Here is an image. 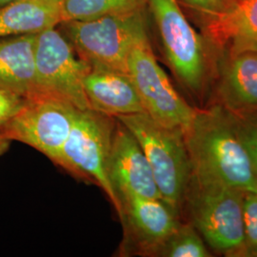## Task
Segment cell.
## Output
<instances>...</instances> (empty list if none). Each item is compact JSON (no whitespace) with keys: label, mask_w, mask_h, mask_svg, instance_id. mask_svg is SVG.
I'll list each match as a JSON object with an SVG mask.
<instances>
[{"label":"cell","mask_w":257,"mask_h":257,"mask_svg":"<svg viewBox=\"0 0 257 257\" xmlns=\"http://www.w3.org/2000/svg\"><path fill=\"white\" fill-rule=\"evenodd\" d=\"M192 173L207 175L243 192H257V177L229 111L210 102L196 108L184 131Z\"/></svg>","instance_id":"obj_1"},{"label":"cell","mask_w":257,"mask_h":257,"mask_svg":"<svg viewBox=\"0 0 257 257\" xmlns=\"http://www.w3.org/2000/svg\"><path fill=\"white\" fill-rule=\"evenodd\" d=\"M166 60L177 80L206 106L216 79L219 56L185 17L177 0H149Z\"/></svg>","instance_id":"obj_2"},{"label":"cell","mask_w":257,"mask_h":257,"mask_svg":"<svg viewBox=\"0 0 257 257\" xmlns=\"http://www.w3.org/2000/svg\"><path fill=\"white\" fill-rule=\"evenodd\" d=\"M244 192L207 175L192 173L181 209L213 250L226 256L245 257Z\"/></svg>","instance_id":"obj_3"},{"label":"cell","mask_w":257,"mask_h":257,"mask_svg":"<svg viewBox=\"0 0 257 257\" xmlns=\"http://www.w3.org/2000/svg\"><path fill=\"white\" fill-rule=\"evenodd\" d=\"M116 119L138 139L162 200L181 216L184 196L192 175L183 131L167 127L146 112L122 115Z\"/></svg>","instance_id":"obj_4"},{"label":"cell","mask_w":257,"mask_h":257,"mask_svg":"<svg viewBox=\"0 0 257 257\" xmlns=\"http://www.w3.org/2000/svg\"><path fill=\"white\" fill-rule=\"evenodd\" d=\"M59 31L91 67L128 73L130 52L147 34L144 10L87 20L63 21Z\"/></svg>","instance_id":"obj_5"},{"label":"cell","mask_w":257,"mask_h":257,"mask_svg":"<svg viewBox=\"0 0 257 257\" xmlns=\"http://www.w3.org/2000/svg\"><path fill=\"white\" fill-rule=\"evenodd\" d=\"M116 118L96 110H79L55 163L72 175L97 185L119 212L108 177V162Z\"/></svg>","instance_id":"obj_6"},{"label":"cell","mask_w":257,"mask_h":257,"mask_svg":"<svg viewBox=\"0 0 257 257\" xmlns=\"http://www.w3.org/2000/svg\"><path fill=\"white\" fill-rule=\"evenodd\" d=\"M78 110L63 99L37 92L24 98L21 109L3 126L0 134L9 141L36 149L55 162Z\"/></svg>","instance_id":"obj_7"},{"label":"cell","mask_w":257,"mask_h":257,"mask_svg":"<svg viewBox=\"0 0 257 257\" xmlns=\"http://www.w3.org/2000/svg\"><path fill=\"white\" fill-rule=\"evenodd\" d=\"M127 71L135 84L145 112L157 122L185 131L195 112L175 89L159 66L148 35L132 48Z\"/></svg>","instance_id":"obj_8"},{"label":"cell","mask_w":257,"mask_h":257,"mask_svg":"<svg viewBox=\"0 0 257 257\" xmlns=\"http://www.w3.org/2000/svg\"><path fill=\"white\" fill-rule=\"evenodd\" d=\"M90 68L57 26L37 34V92L63 99L78 110H88L84 78Z\"/></svg>","instance_id":"obj_9"},{"label":"cell","mask_w":257,"mask_h":257,"mask_svg":"<svg viewBox=\"0 0 257 257\" xmlns=\"http://www.w3.org/2000/svg\"><path fill=\"white\" fill-rule=\"evenodd\" d=\"M124 229L121 253L155 257L157 249L182 218L162 199L130 195L120 200L118 213Z\"/></svg>","instance_id":"obj_10"},{"label":"cell","mask_w":257,"mask_h":257,"mask_svg":"<svg viewBox=\"0 0 257 257\" xmlns=\"http://www.w3.org/2000/svg\"><path fill=\"white\" fill-rule=\"evenodd\" d=\"M108 177L119 207L120 200L130 195L162 199L138 139L117 119L108 162Z\"/></svg>","instance_id":"obj_11"},{"label":"cell","mask_w":257,"mask_h":257,"mask_svg":"<svg viewBox=\"0 0 257 257\" xmlns=\"http://www.w3.org/2000/svg\"><path fill=\"white\" fill-rule=\"evenodd\" d=\"M200 22L203 37L219 58L257 52V0H239L229 11Z\"/></svg>","instance_id":"obj_12"},{"label":"cell","mask_w":257,"mask_h":257,"mask_svg":"<svg viewBox=\"0 0 257 257\" xmlns=\"http://www.w3.org/2000/svg\"><path fill=\"white\" fill-rule=\"evenodd\" d=\"M210 102L227 110H257V52L221 57Z\"/></svg>","instance_id":"obj_13"},{"label":"cell","mask_w":257,"mask_h":257,"mask_svg":"<svg viewBox=\"0 0 257 257\" xmlns=\"http://www.w3.org/2000/svg\"><path fill=\"white\" fill-rule=\"evenodd\" d=\"M90 109L112 117L145 112L128 73L91 67L84 78Z\"/></svg>","instance_id":"obj_14"},{"label":"cell","mask_w":257,"mask_h":257,"mask_svg":"<svg viewBox=\"0 0 257 257\" xmlns=\"http://www.w3.org/2000/svg\"><path fill=\"white\" fill-rule=\"evenodd\" d=\"M37 34L0 38V88L28 97L37 92Z\"/></svg>","instance_id":"obj_15"},{"label":"cell","mask_w":257,"mask_h":257,"mask_svg":"<svg viewBox=\"0 0 257 257\" xmlns=\"http://www.w3.org/2000/svg\"><path fill=\"white\" fill-rule=\"evenodd\" d=\"M62 21L61 5L43 0H18L0 8V38L38 34Z\"/></svg>","instance_id":"obj_16"},{"label":"cell","mask_w":257,"mask_h":257,"mask_svg":"<svg viewBox=\"0 0 257 257\" xmlns=\"http://www.w3.org/2000/svg\"><path fill=\"white\" fill-rule=\"evenodd\" d=\"M149 0H64L61 4L62 21L87 20L108 15L143 11Z\"/></svg>","instance_id":"obj_17"},{"label":"cell","mask_w":257,"mask_h":257,"mask_svg":"<svg viewBox=\"0 0 257 257\" xmlns=\"http://www.w3.org/2000/svg\"><path fill=\"white\" fill-rule=\"evenodd\" d=\"M200 233L193 225L182 221L156 251L155 257H211Z\"/></svg>","instance_id":"obj_18"},{"label":"cell","mask_w":257,"mask_h":257,"mask_svg":"<svg viewBox=\"0 0 257 257\" xmlns=\"http://www.w3.org/2000/svg\"><path fill=\"white\" fill-rule=\"evenodd\" d=\"M227 110L257 177V110Z\"/></svg>","instance_id":"obj_19"},{"label":"cell","mask_w":257,"mask_h":257,"mask_svg":"<svg viewBox=\"0 0 257 257\" xmlns=\"http://www.w3.org/2000/svg\"><path fill=\"white\" fill-rule=\"evenodd\" d=\"M245 257H257V192H244Z\"/></svg>","instance_id":"obj_20"},{"label":"cell","mask_w":257,"mask_h":257,"mask_svg":"<svg viewBox=\"0 0 257 257\" xmlns=\"http://www.w3.org/2000/svg\"><path fill=\"white\" fill-rule=\"evenodd\" d=\"M195 12L200 20L223 14L231 9L237 0H181Z\"/></svg>","instance_id":"obj_21"},{"label":"cell","mask_w":257,"mask_h":257,"mask_svg":"<svg viewBox=\"0 0 257 257\" xmlns=\"http://www.w3.org/2000/svg\"><path fill=\"white\" fill-rule=\"evenodd\" d=\"M24 98L18 93L0 88V130L21 109Z\"/></svg>","instance_id":"obj_22"},{"label":"cell","mask_w":257,"mask_h":257,"mask_svg":"<svg viewBox=\"0 0 257 257\" xmlns=\"http://www.w3.org/2000/svg\"><path fill=\"white\" fill-rule=\"evenodd\" d=\"M10 142L11 141L6 139L0 134V156H3L7 152L10 146Z\"/></svg>","instance_id":"obj_23"},{"label":"cell","mask_w":257,"mask_h":257,"mask_svg":"<svg viewBox=\"0 0 257 257\" xmlns=\"http://www.w3.org/2000/svg\"><path fill=\"white\" fill-rule=\"evenodd\" d=\"M16 1H18V0H0V8L4 7L6 5H9L11 3L16 2Z\"/></svg>","instance_id":"obj_24"},{"label":"cell","mask_w":257,"mask_h":257,"mask_svg":"<svg viewBox=\"0 0 257 257\" xmlns=\"http://www.w3.org/2000/svg\"><path fill=\"white\" fill-rule=\"evenodd\" d=\"M43 1H46L49 3H53V4H57V5H61L64 0H43Z\"/></svg>","instance_id":"obj_25"},{"label":"cell","mask_w":257,"mask_h":257,"mask_svg":"<svg viewBox=\"0 0 257 257\" xmlns=\"http://www.w3.org/2000/svg\"><path fill=\"white\" fill-rule=\"evenodd\" d=\"M237 1H239V0H237Z\"/></svg>","instance_id":"obj_26"}]
</instances>
